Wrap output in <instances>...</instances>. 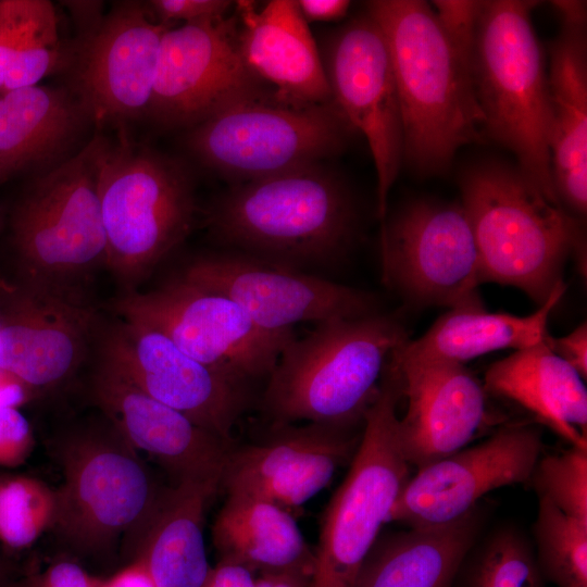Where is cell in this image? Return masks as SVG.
<instances>
[{"instance_id": "6da1fadb", "label": "cell", "mask_w": 587, "mask_h": 587, "mask_svg": "<svg viewBox=\"0 0 587 587\" xmlns=\"http://www.w3.org/2000/svg\"><path fill=\"white\" fill-rule=\"evenodd\" d=\"M367 13L390 54L403 127V161L416 173L445 172L457 151L480 139L483 117L472 64L455 50L430 3L375 0Z\"/></svg>"}, {"instance_id": "7a4b0ae2", "label": "cell", "mask_w": 587, "mask_h": 587, "mask_svg": "<svg viewBox=\"0 0 587 587\" xmlns=\"http://www.w3.org/2000/svg\"><path fill=\"white\" fill-rule=\"evenodd\" d=\"M461 205L479 254L480 283L516 287L539 307L563 284L567 257H583L577 218L516 165L474 163L460 176Z\"/></svg>"}, {"instance_id": "3957f363", "label": "cell", "mask_w": 587, "mask_h": 587, "mask_svg": "<svg viewBox=\"0 0 587 587\" xmlns=\"http://www.w3.org/2000/svg\"><path fill=\"white\" fill-rule=\"evenodd\" d=\"M408 340L401 322L379 312L317 323L282 351L263 409L276 426L307 421L358 429L390 357Z\"/></svg>"}, {"instance_id": "277c9868", "label": "cell", "mask_w": 587, "mask_h": 587, "mask_svg": "<svg viewBox=\"0 0 587 587\" xmlns=\"http://www.w3.org/2000/svg\"><path fill=\"white\" fill-rule=\"evenodd\" d=\"M209 224L246 255L298 270L340 258L355 212L342 180L317 163L240 183L215 203Z\"/></svg>"}, {"instance_id": "5b68a950", "label": "cell", "mask_w": 587, "mask_h": 587, "mask_svg": "<svg viewBox=\"0 0 587 587\" xmlns=\"http://www.w3.org/2000/svg\"><path fill=\"white\" fill-rule=\"evenodd\" d=\"M533 0H487L477 22L472 60L483 130L510 150L517 166L554 203L549 148L548 68L536 36Z\"/></svg>"}, {"instance_id": "8992f818", "label": "cell", "mask_w": 587, "mask_h": 587, "mask_svg": "<svg viewBox=\"0 0 587 587\" xmlns=\"http://www.w3.org/2000/svg\"><path fill=\"white\" fill-rule=\"evenodd\" d=\"M103 139L38 176L17 201L11 240L22 286L82 294V284L107 262L98 195Z\"/></svg>"}, {"instance_id": "52a82bcc", "label": "cell", "mask_w": 587, "mask_h": 587, "mask_svg": "<svg viewBox=\"0 0 587 587\" xmlns=\"http://www.w3.org/2000/svg\"><path fill=\"white\" fill-rule=\"evenodd\" d=\"M401 397V371L394 353L365 413L349 471L324 511L309 587H354L365 558L410 478V465L398 438Z\"/></svg>"}, {"instance_id": "ba28073f", "label": "cell", "mask_w": 587, "mask_h": 587, "mask_svg": "<svg viewBox=\"0 0 587 587\" xmlns=\"http://www.w3.org/2000/svg\"><path fill=\"white\" fill-rule=\"evenodd\" d=\"M98 195L107 239L105 266L125 285L143 279L190 232L191 179L175 160L123 140H103Z\"/></svg>"}, {"instance_id": "9c48e42d", "label": "cell", "mask_w": 587, "mask_h": 587, "mask_svg": "<svg viewBox=\"0 0 587 587\" xmlns=\"http://www.w3.org/2000/svg\"><path fill=\"white\" fill-rule=\"evenodd\" d=\"M355 133L334 100L304 104L262 92L190 128L187 146L205 165L242 183L317 164Z\"/></svg>"}, {"instance_id": "30bf717a", "label": "cell", "mask_w": 587, "mask_h": 587, "mask_svg": "<svg viewBox=\"0 0 587 587\" xmlns=\"http://www.w3.org/2000/svg\"><path fill=\"white\" fill-rule=\"evenodd\" d=\"M132 449L122 438L90 434L64 447L51 528L75 551L104 555L135 533L138 542L161 505L167 490Z\"/></svg>"}, {"instance_id": "8fae6325", "label": "cell", "mask_w": 587, "mask_h": 587, "mask_svg": "<svg viewBox=\"0 0 587 587\" xmlns=\"http://www.w3.org/2000/svg\"><path fill=\"white\" fill-rule=\"evenodd\" d=\"M120 319L152 327L187 355L248 386L268 377L294 330L259 328L229 298L180 275L148 292H126L112 304Z\"/></svg>"}, {"instance_id": "7c38bea8", "label": "cell", "mask_w": 587, "mask_h": 587, "mask_svg": "<svg viewBox=\"0 0 587 587\" xmlns=\"http://www.w3.org/2000/svg\"><path fill=\"white\" fill-rule=\"evenodd\" d=\"M384 283L416 305L484 309L479 254L461 203L420 199L380 229Z\"/></svg>"}, {"instance_id": "4fadbf2b", "label": "cell", "mask_w": 587, "mask_h": 587, "mask_svg": "<svg viewBox=\"0 0 587 587\" xmlns=\"http://www.w3.org/2000/svg\"><path fill=\"white\" fill-rule=\"evenodd\" d=\"M262 92L241 57L235 18L184 23L162 37L148 115L164 126L192 128Z\"/></svg>"}, {"instance_id": "5bb4252c", "label": "cell", "mask_w": 587, "mask_h": 587, "mask_svg": "<svg viewBox=\"0 0 587 587\" xmlns=\"http://www.w3.org/2000/svg\"><path fill=\"white\" fill-rule=\"evenodd\" d=\"M99 361L157 401L230 444L247 387L203 365L161 332L121 319L100 334Z\"/></svg>"}, {"instance_id": "9a60e30c", "label": "cell", "mask_w": 587, "mask_h": 587, "mask_svg": "<svg viewBox=\"0 0 587 587\" xmlns=\"http://www.w3.org/2000/svg\"><path fill=\"white\" fill-rule=\"evenodd\" d=\"M324 66L334 102L369 145L377 176V216L383 224L388 195L403 162V127L388 46L367 12L338 29Z\"/></svg>"}, {"instance_id": "2e32d148", "label": "cell", "mask_w": 587, "mask_h": 587, "mask_svg": "<svg viewBox=\"0 0 587 587\" xmlns=\"http://www.w3.org/2000/svg\"><path fill=\"white\" fill-rule=\"evenodd\" d=\"M180 276L229 298L259 328L271 333L294 330L300 322L317 324L378 312L369 292L246 254L199 257Z\"/></svg>"}, {"instance_id": "e0dca14e", "label": "cell", "mask_w": 587, "mask_h": 587, "mask_svg": "<svg viewBox=\"0 0 587 587\" xmlns=\"http://www.w3.org/2000/svg\"><path fill=\"white\" fill-rule=\"evenodd\" d=\"M542 447L537 426L504 425L484 441L417 470L398 495L388 522L430 527L461 519L491 490L528 483Z\"/></svg>"}, {"instance_id": "ac0fdd59", "label": "cell", "mask_w": 587, "mask_h": 587, "mask_svg": "<svg viewBox=\"0 0 587 587\" xmlns=\"http://www.w3.org/2000/svg\"><path fill=\"white\" fill-rule=\"evenodd\" d=\"M0 370L25 388L49 389L79 369L100 336L97 310L83 294L3 286Z\"/></svg>"}, {"instance_id": "d6986e66", "label": "cell", "mask_w": 587, "mask_h": 587, "mask_svg": "<svg viewBox=\"0 0 587 587\" xmlns=\"http://www.w3.org/2000/svg\"><path fill=\"white\" fill-rule=\"evenodd\" d=\"M151 13L139 2L118 3L82 36L75 82L98 122L149 113L161 40L171 27Z\"/></svg>"}, {"instance_id": "ffe728a7", "label": "cell", "mask_w": 587, "mask_h": 587, "mask_svg": "<svg viewBox=\"0 0 587 587\" xmlns=\"http://www.w3.org/2000/svg\"><path fill=\"white\" fill-rule=\"evenodd\" d=\"M362 432L321 423L276 426L265 441L229 450L221 487L275 503L290 513L351 462Z\"/></svg>"}, {"instance_id": "44dd1931", "label": "cell", "mask_w": 587, "mask_h": 587, "mask_svg": "<svg viewBox=\"0 0 587 587\" xmlns=\"http://www.w3.org/2000/svg\"><path fill=\"white\" fill-rule=\"evenodd\" d=\"M398 361L408 401L398 438L409 465L420 470L463 449L490 424L488 394L464 364Z\"/></svg>"}, {"instance_id": "7402d4cb", "label": "cell", "mask_w": 587, "mask_h": 587, "mask_svg": "<svg viewBox=\"0 0 587 587\" xmlns=\"http://www.w3.org/2000/svg\"><path fill=\"white\" fill-rule=\"evenodd\" d=\"M91 390L96 403L133 449L157 459L185 479H220L229 444L157 401L98 360Z\"/></svg>"}, {"instance_id": "603a6c76", "label": "cell", "mask_w": 587, "mask_h": 587, "mask_svg": "<svg viewBox=\"0 0 587 587\" xmlns=\"http://www.w3.org/2000/svg\"><path fill=\"white\" fill-rule=\"evenodd\" d=\"M561 28L549 46V148L561 205L582 220L587 212L586 2L552 1Z\"/></svg>"}, {"instance_id": "cb8c5ba5", "label": "cell", "mask_w": 587, "mask_h": 587, "mask_svg": "<svg viewBox=\"0 0 587 587\" xmlns=\"http://www.w3.org/2000/svg\"><path fill=\"white\" fill-rule=\"evenodd\" d=\"M239 49L250 73L283 100L320 104L333 100L314 38L294 0H272L258 9L238 1Z\"/></svg>"}, {"instance_id": "d4e9b609", "label": "cell", "mask_w": 587, "mask_h": 587, "mask_svg": "<svg viewBox=\"0 0 587 587\" xmlns=\"http://www.w3.org/2000/svg\"><path fill=\"white\" fill-rule=\"evenodd\" d=\"M483 385L488 395L521 405L570 447L587 450L583 378L551 351L545 339L492 363Z\"/></svg>"}, {"instance_id": "484cf974", "label": "cell", "mask_w": 587, "mask_h": 587, "mask_svg": "<svg viewBox=\"0 0 587 587\" xmlns=\"http://www.w3.org/2000/svg\"><path fill=\"white\" fill-rule=\"evenodd\" d=\"M482 524L477 505L447 524L379 534L354 587H452Z\"/></svg>"}, {"instance_id": "4316f807", "label": "cell", "mask_w": 587, "mask_h": 587, "mask_svg": "<svg viewBox=\"0 0 587 587\" xmlns=\"http://www.w3.org/2000/svg\"><path fill=\"white\" fill-rule=\"evenodd\" d=\"M87 115L83 101L62 88L35 85L0 93V184L58 160Z\"/></svg>"}, {"instance_id": "83f0119b", "label": "cell", "mask_w": 587, "mask_h": 587, "mask_svg": "<svg viewBox=\"0 0 587 587\" xmlns=\"http://www.w3.org/2000/svg\"><path fill=\"white\" fill-rule=\"evenodd\" d=\"M220 487V479H185L166 491L134 557L145 563L157 587H201L211 569L204 515Z\"/></svg>"}, {"instance_id": "f1b7e54d", "label": "cell", "mask_w": 587, "mask_h": 587, "mask_svg": "<svg viewBox=\"0 0 587 587\" xmlns=\"http://www.w3.org/2000/svg\"><path fill=\"white\" fill-rule=\"evenodd\" d=\"M558 286L547 301L529 315L488 313L485 309H449L419 339L408 340L398 351L408 362L465 361L501 350H522L541 342L552 309L565 292Z\"/></svg>"}, {"instance_id": "f546056e", "label": "cell", "mask_w": 587, "mask_h": 587, "mask_svg": "<svg viewBox=\"0 0 587 587\" xmlns=\"http://www.w3.org/2000/svg\"><path fill=\"white\" fill-rule=\"evenodd\" d=\"M212 540L220 560L253 573L314 563L292 513L246 494H227L212 526Z\"/></svg>"}, {"instance_id": "4dcf8cb0", "label": "cell", "mask_w": 587, "mask_h": 587, "mask_svg": "<svg viewBox=\"0 0 587 587\" xmlns=\"http://www.w3.org/2000/svg\"><path fill=\"white\" fill-rule=\"evenodd\" d=\"M455 579L460 587H546L534 544L514 524H502L477 538Z\"/></svg>"}, {"instance_id": "1f68e13d", "label": "cell", "mask_w": 587, "mask_h": 587, "mask_svg": "<svg viewBox=\"0 0 587 587\" xmlns=\"http://www.w3.org/2000/svg\"><path fill=\"white\" fill-rule=\"evenodd\" d=\"M533 534L536 561L546 583L587 587V522L564 514L539 497Z\"/></svg>"}, {"instance_id": "d6a6232c", "label": "cell", "mask_w": 587, "mask_h": 587, "mask_svg": "<svg viewBox=\"0 0 587 587\" xmlns=\"http://www.w3.org/2000/svg\"><path fill=\"white\" fill-rule=\"evenodd\" d=\"M55 508L54 491L41 482L25 477L0 480V541L11 549H23L51 528Z\"/></svg>"}, {"instance_id": "836d02e7", "label": "cell", "mask_w": 587, "mask_h": 587, "mask_svg": "<svg viewBox=\"0 0 587 587\" xmlns=\"http://www.w3.org/2000/svg\"><path fill=\"white\" fill-rule=\"evenodd\" d=\"M538 497L564 514L587 522V450L575 447L540 457L530 480Z\"/></svg>"}, {"instance_id": "e575fe53", "label": "cell", "mask_w": 587, "mask_h": 587, "mask_svg": "<svg viewBox=\"0 0 587 587\" xmlns=\"http://www.w3.org/2000/svg\"><path fill=\"white\" fill-rule=\"evenodd\" d=\"M64 58L57 12L52 2L48 1L24 47L12 62L1 93L37 85L58 68Z\"/></svg>"}, {"instance_id": "d590c367", "label": "cell", "mask_w": 587, "mask_h": 587, "mask_svg": "<svg viewBox=\"0 0 587 587\" xmlns=\"http://www.w3.org/2000/svg\"><path fill=\"white\" fill-rule=\"evenodd\" d=\"M48 0H0V93L5 75Z\"/></svg>"}, {"instance_id": "8d00e7d4", "label": "cell", "mask_w": 587, "mask_h": 587, "mask_svg": "<svg viewBox=\"0 0 587 587\" xmlns=\"http://www.w3.org/2000/svg\"><path fill=\"white\" fill-rule=\"evenodd\" d=\"M480 0H435L432 7L460 55L472 64Z\"/></svg>"}, {"instance_id": "74e56055", "label": "cell", "mask_w": 587, "mask_h": 587, "mask_svg": "<svg viewBox=\"0 0 587 587\" xmlns=\"http://www.w3.org/2000/svg\"><path fill=\"white\" fill-rule=\"evenodd\" d=\"M98 577L73 561H59L47 569L13 577L0 587H97Z\"/></svg>"}, {"instance_id": "f35d334b", "label": "cell", "mask_w": 587, "mask_h": 587, "mask_svg": "<svg viewBox=\"0 0 587 587\" xmlns=\"http://www.w3.org/2000/svg\"><path fill=\"white\" fill-rule=\"evenodd\" d=\"M233 5L227 0H153L150 8L157 20L168 24L174 21L185 23L223 17Z\"/></svg>"}, {"instance_id": "ab89813d", "label": "cell", "mask_w": 587, "mask_h": 587, "mask_svg": "<svg viewBox=\"0 0 587 587\" xmlns=\"http://www.w3.org/2000/svg\"><path fill=\"white\" fill-rule=\"evenodd\" d=\"M30 432L14 408L0 409V465L21 463L30 450Z\"/></svg>"}, {"instance_id": "60d3db41", "label": "cell", "mask_w": 587, "mask_h": 587, "mask_svg": "<svg viewBox=\"0 0 587 587\" xmlns=\"http://www.w3.org/2000/svg\"><path fill=\"white\" fill-rule=\"evenodd\" d=\"M545 342L551 351L566 362L583 379L587 377V325L582 323L562 337L547 335Z\"/></svg>"}, {"instance_id": "b9f144b4", "label": "cell", "mask_w": 587, "mask_h": 587, "mask_svg": "<svg viewBox=\"0 0 587 587\" xmlns=\"http://www.w3.org/2000/svg\"><path fill=\"white\" fill-rule=\"evenodd\" d=\"M254 574L240 564L220 560L210 569L201 587H254Z\"/></svg>"}, {"instance_id": "7bdbcfd3", "label": "cell", "mask_w": 587, "mask_h": 587, "mask_svg": "<svg viewBox=\"0 0 587 587\" xmlns=\"http://www.w3.org/2000/svg\"><path fill=\"white\" fill-rule=\"evenodd\" d=\"M97 587H157V585L145 563L134 558L109 577H98Z\"/></svg>"}, {"instance_id": "ee69618b", "label": "cell", "mask_w": 587, "mask_h": 587, "mask_svg": "<svg viewBox=\"0 0 587 587\" xmlns=\"http://www.w3.org/2000/svg\"><path fill=\"white\" fill-rule=\"evenodd\" d=\"M313 563L260 573L254 587H309Z\"/></svg>"}, {"instance_id": "f6af8a7d", "label": "cell", "mask_w": 587, "mask_h": 587, "mask_svg": "<svg viewBox=\"0 0 587 587\" xmlns=\"http://www.w3.org/2000/svg\"><path fill=\"white\" fill-rule=\"evenodd\" d=\"M300 13L308 21L328 22L344 17L350 7L347 0H299Z\"/></svg>"}, {"instance_id": "bcb514c9", "label": "cell", "mask_w": 587, "mask_h": 587, "mask_svg": "<svg viewBox=\"0 0 587 587\" xmlns=\"http://www.w3.org/2000/svg\"><path fill=\"white\" fill-rule=\"evenodd\" d=\"M65 4L83 34L93 28L103 17L102 3L99 1H66Z\"/></svg>"}, {"instance_id": "7dc6e473", "label": "cell", "mask_w": 587, "mask_h": 587, "mask_svg": "<svg viewBox=\"0 0 587 587\" xmlns=\"http://www.w3.org/2000/svg\"><path fill=\"white\" fill-rule=\"evenodd\" d=\"M13 566L0 558V584L13 578Z\"/></svg>"}]
</instances>
